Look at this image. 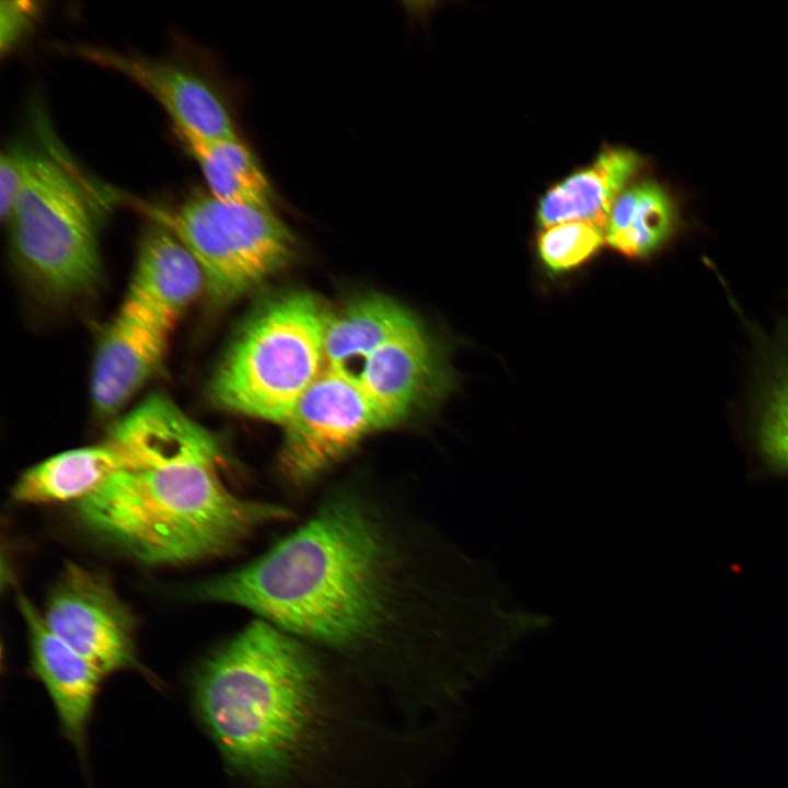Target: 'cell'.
<instances>
[{
	"label": "cell",
	"mask_w": 788,
	"mask_h": 788,
	"mask_svg": "<svg viewBox=\"0 0 788 788\" xmlns=\"http://www.w3.org/2000/svg\"><path fill=\"white\" fill-rule=\"evenodd\" d=\"M357 379L385 429L439 396L449 382L433 343L416 318L368 357Z\"/></svg>",
	"instance_id": "cell-9"
},
{
	"label": "cell",
	"mask_w": 788,
	"mask_h": 788,
	"mask_svg": "<svg viewBox=\"0 0 788 788\" xmlns=\"http://www.w3.org/2000/svg\"><path fill=\"white\" fill-rule=\"evenodd\" d=\"M172 333L119 308L97 347L91 381L99 413L120 409L162 362Z\"/></svg>",
	"instance_id": "cell-11"
},
{
	"label": "cell",
	"mask_w": 788,
	"mask_h": 788,
	"mask_svg": "<svg viewBox=\"0 0 788 788\" xmlns=\"http://www.w3.org/2000/svg\"><path fill=\"white\" fill-rule=\"evenodd\" d=\"M197 161L210 194L219 199L271 206L274 192L257 159L239 139L178 135Z\"/></svg>",
	"instance_id": "cell-18"
},
{
	"label": "cell",
	"mask_w": 788,
	"mask_h": 788,
	"mask_svg": "<svg viewBox=\"0 0 788 788\" xmlns=\"http://www.w3.org/2000/svg\"><path fill=\"white\" fill-rule=\"evenodd\" d=\"M413 320L402 305L382 297L359 299L337 313H328L324 327L325 366L355 375L354 366L358 363L359 373L368 357Z\"/></svg>",
	"instance_id": "cell-17"
},
{
	"label": "cell",
	"mask_w": 788,
	"mask_h": 788,
	"mask_svg": "<svg viewBox=\"0 0 788 788\" xmlns=\"http://www.w3.org/2000/svg\"><path fill=\"white\" fill-rule=\"evenodd\" d=\"M38 12L37 3L11 0L0 2V49L10 51L32 26Z\"/></svg>",
	"instance_id": "cell-22"
},
{
	"label": "cell",
	"mask_w": 788,
	"mask_h": 788,
	"mask_svg": "<svg viewBox=\"0 0 788 788\" xmlns=\"http://www.w3.org/2000/svg\"><path fill=\"white\" fill-rule=\"evenodd\" d=\"M31 152L5 149L0 157V215L8 221L23 187Z\"/></svg>",
	"instance_id": "cell-21"
},
{
	"label": "cell",
	"mask_w": 788,
	"mask_h": 788,
	"mask_svg": "<svg viewBox=\"0 0 788 788\" xmlns=\"http://www.w3.org/2000/svg\"><path fill=\"white\" fill-rule=\"evenodd\" d=\"M328 312L306 292L279 297L243 326L213 373L220 407L283 425L325 366Z\"/></svg>",
	"instance_id": "cell-4"
},
{
	"label": "cell",
	"mask_w": 788,
	"mask_h": 788,
	"mask_svg": "<svg viewBox=\"0 0 788 788\" xmlns=\"http://www.w3.org/2000/svg\"><path fill=\"white\" fill-rule=\"evenodd\" d=\"M757 441L764 457L788 473V355L777 364L764 392Z\"/></svg>",
	"instance_id": "cell-20"
},
{
	"label": "cell",
	"mask_w": 788,
	"mask_h": 788,
	"mask_svg": "<svg viewBox=\"0 0 788 788\" xmlns=\"http://www.w3.org/2000/svg\"><path fill=\"white\" fill-rule=\"evenodd\" d=\"M647 161L624 147H604L595 160L553 185L542 196L536 222L542 228L588 221L605 230L617 197L644 171Z\"/></svg>",
	"instance_id": "cell-13"
},
{
	"label": "cell",
	"mask_w": 788,
	"mask_h": 788,
	"mask_svg": "<svg viewBox=\"0 0 788 788\" xmlns=\"http://www.w3.org/2000/svg\"><path fill=\"white\" fill-rule=\"evenodd\" d=\"M16 603L27 627L33 667L65 731L81 744L102 676L48 627L43 612L28 598L19 594Z\"/></svg>",
	"instance_id": "cell-12"
},
{
	"label": "cell",
	"mask_w": 788,
	"mask_h": 788,
	"mask_svg": "<svg viewBox=\"0 0 788 788\" xmlns=\"http://www.w3.org/2000/svg\"><path fill=\"white\" fill-rule=\"evenodd\" d=\"M120 470L119 456L104 440L61 452L27 468L15 482L12 496L23 503H76Z\"/></svg>",
	"instance_id": "cell-16"
},
{
	"label": "cell",
	"mask_w": 788,
	"mask_h": 788,
	"mask_svg": "<svg viewBox=\"0 0 788 788\" xmlns=\"http://www.w3.org/2000/svg\"><path fill=\"white\" fill-rule=\"evenodd\" d=\"M201 600L243 607L304 640L379 668L430 663L466 645H509L547 616L512 601L393 483L333 482L306 520Z\"/></svg>",
	"instance_id": "cell-1"
},
{
	"label": "cell",
	"mask_w": 788,
	"mask_h": 788,
	"mask_svg": "<svg viewBox=\"0 0 788 788\" xmlns=\"http://www.w3.org/2000/svg\"><path fill=\"white\" fill-rule=\"evenodd\" d=\"M681 228V210L673 194L657 181L641 178L614 202L605 243L629 259H646L671 243Z\"/></svg>",
	"instance_id": "cell-15"
},
{
	"label": "cell",
	"mask_w": 788,
	"mask_h": 788,
	"mask_svg": "<svg viewBox=\"0 0 788 788\" xmlns=\"http://www.w3.org/2000/svg\"><path fill=\"white\" fill-rule=\"evenodd\" d=\"M81 57L118 71L146 89L165 108L178 135L218 140L237 137L224 103L202 79L175 65L78 47Z\"/></svg>",
	"instance_id": "cell-10"
},
{
	"label": "cell",
	"mask_w": 788,
	"mask_h": 788,
	"mask_svg": "<svg viewBox=\"0 0 788 788\" xmlns=\"http://www.w3.org/2000/svg\"><path fill=\"white\" fill-rule=\"evenodd\" d=\"M204 291L201 270L183 243L161 224L150 229L124 300L175 328Z\"/></svg>",
	"instance_id": "cell-14"
},
{
	"label": "cell",
	"mask_w": 788,
	"mask_h": 788,
	"mask_svg": "<svg viewBox=\"0 0 788 788\" xmlns=\"http://www.w3.org/2000/svg\"><path fill=\"white\" fill-rule=\"evenodd\" d=\"M43 616L101 676L134 664L132 615L108 580L96 571L67 564Z\"/></svg>",
	"instance_id": "cell-8"
},
{
	"label": "cell",
	"mask_w": 788,
	"mask_h": 788,
	"mask_svg": "<svg viewBox=\"0 0 788 788\" xmlns=\"http://www.w3.org/2000/svg\"><path fill=\"white\" fill-rule=\"evenodd\" d=\"M109 439L124 470L74 503L79 522L147 565L221 556L292 517L280 503L234 494L219 440L164 394L124 415Z\"/></svg>",
	"instance_id": "cell-2"
},
{
	"label": "cell",
	"mask_w": 788,
	"mask_h": 788,
	"mask_svg": "<svg viewBox=\"0 0 788 788\" xmlns=\"http://www.w3.org/2000/svg\"><path fill=\"white\" fill-rule=\"evenodd\" d=\"M282 426L277 468L299 489L313 485L366 436L385 429L358 379L326 366Z\"/></svg>",
	"instance_id": "cell-7"
},
{
	"label": "cell",
	"mask_w": 788,
	"mask_h": 788,
	"mask_svg": "<svg viewBox=\"0 0 788 788\" xmlns=\"http://www.w3.org/2000/svg\"><path fill=\"white\" fill-rule=\"evenodd\" d=\"M605 243V230L588 221H570L543 228L536 253L544 269L555 276L573 271L591 260Z\"/></svg>",
	"instance_id": "cell-19"
},
{
	"label": "cell",
	"mask_w": 788,
	"mask_h": 788,
	"mask_svg": "<svg viewBox=\"0 0 788 788\" xmlns=\"http://www.w3.org/2000/svg\"><path fill=\"white\" fill-rule=\"evenodd\" d=\"M323 674L314 647L259 617L215 650L195 703L229 766L262 785L288 777L322 726Z\"/></svg>",
	"instance_id": "cell-3"
},
{
	"label": "cell",
	"mask_w": 788,
	"mask_h": 788,
	"mask_svg": "<svg viewBox=\"0 0 788 788\" xmlns=\"http://www.w3.org/2000/svg\"><path fill=\"white\" fill-rule=\"evenodd\" d=\"M8 222L19 262L47 293L70 298L95 285L101 260L93 210L57 160L31 153Z\"/></svg>",
	"instance_id": "cell-5"
},
{
	"label": "cell",
	"mask_w": 788,
	"mask_h": 788,
	"mask_svg": "<svg viewBox=\"0 0 788 788\" xmlns=\"http://www.w3.org/2000/svg\"><path fill=\"white\" fill-rule=\"evenodd\" d=\"M160 224L171 231L198 264L205 292L227 303L253 289L292 257L296 239L271 206L197 194Z\"/></svg>",
	"instance_id": "cell-6"
}]
</instances>
